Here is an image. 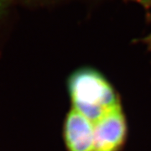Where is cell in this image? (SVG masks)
I'll use <instances>...</instances> for the list:
<instances>
[{"label":"cell","mask_w":151,"mask_h":151,"mask_svg":"<svg viewBox=\"0 0 151 151\" xmlns=\"http://www.w3.org/2000/svg\"><path fill=\"white\" fill-rule=\"evenodd\" d=\"M94 151H118L126 137V122L122 108L106 114L93 124Z\"/></svg>","instance_id":"2"},{"label":"cell","mask_w":151,"mask_h":151,"mask_svg":"<svg viewBox=\"0 0 151 151\" xmlns=\"http://www.w3.org/2000/svg\"><path fill=\"white\" fill-rule=\"evenodd\" d=\"M72 109L92 124L121 108L113 86L97 70L83 68L75 71L68 81Z\"/></svg>","instance_id":"1"},{"label":"cell","mask_w":151,"mask_h":151,"mask_svg":"<svg viewBox=\"0 0 151 151\" xmlns=\"http://www.w3.org/2000/svg\"><path fill=\"white\" fill-rule=\"evenodd\" d=\"M64 133L69 151H94L93 124L72 108L65 119Z\"/></svg>","instance_id":"3"},{"label":"cell","mask_w":151,"mask_h":151,"mask_svg":"<svg viewBox=\"0 0 151 151\" xmlns=\"http://www.w3.org/2000/svg\"><path fill=\"white\" fill-rule=\"evenodd\" d=\"M12 0H0V11L4 9L11 3Z\"/></svg>","instance_id":"4"}]
</instances>
